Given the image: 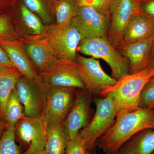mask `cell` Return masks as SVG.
<instances>
[{"label": "cell", "instance_id": "obj_1", "mask_svg": "<svg viewBox=\"0 0 154 154\" xmlns=\"http://www.w3.org/2000/svg\"><path fill=\"white\" fill-rule=\"evenodd\" d=\"M147 128L154 129L153 110H120L116 113L113 125L97 140L96 146L106 154H114L134 135Z\"/></svg>", "mask_w": 154, "mask_h": 154}, {"label": "cell", "instance_id": "obj_2", "mask_svg": "<svg viewBox=\"0 0 154 154\" xmlns=\"http://www.w3.org/2000/svg\"><path fill=\"white\" fill-rule=\"evenodd\" d=\"M154 76V68L147 67L134 74H129L117 80L115 85L103 91L102 97L110 99L117 112L139 108L143 88Z\"/></svg>", "mask_w": 154, "mask_h": 154}, {"label": "cell", "instance_id": "obj_3", "mask_svg": "<svg viewBox=\"0 0 154 154\" xmlns=\"http://www.w3.org/2000/svg\"><path fill=\"white\" fill-rule=\"evenodd\" d=\"M77 51L107 63L112 71L113 78L118 80L130 73L129 63L119 50L110 43L107 37L83 39Z\"/></svg>", "mask_w": 154, "mask_h": 154}, {"label": "cell", "instance_id": "obj_4", "mask_svg": "<svg viewBox=\"0 0 154 154\" xmlns=\"http://www.w3.org/2000/svg\"><path fill=\"white\" fill-rule=\"evenodd\" d=\"M96 111L93 118L79 134L88 151H92L99 138L104 135L113 125L116 117L115 106L107 97H102L95 101Z\"/></svg>", "mask_w": 154, "mask_h": 154}, {"label": "cell", "instance_id": "obj_5", "mask_svg": "<svg viewBox=\"0 0 154 154\" xmlns=\"http://www.w3.org/2000/svg\"><path fill=\"white\" fill-rule=\"evenodd\" d=\"M75 89L48 87L41 117L45 123L46 129L64 121L72 109L76 97Z\"/></svg>", "mask_w": 154, "mask_h": 154}, {"label": "cell", "instance_id": "obj_6", "mask_svg": "<svg viewBox=\"0 0 154 154\" xmlns=\"http://www.w3.org/2000/svg\"><path fill=\"white\" fill-rule=\"evenodd\" d=\"M46 33L45 40L57 59L76 61L77 49L82 38L75 28L71 24L55 25L50 27Z\"/></svg>", "mask_w": 154, "mask_h": 154}, {"label": "cell", "instance_id": "obj_7", "mask_svg": "<svg viewBox=\"0 0 154 154\" xmlns=\"http://www.w3.org/2000/svg\"><path fill=\"white\" fill-rule=\"evenodd\" d=\"M48 87L39 79L31 80L22 75L15 91L24 108L25 116L40 118L42 116Z\"/></svg>", "mask_w": 154, "mask_h": 154}, {"label": "cell", "instance_id": "obj_8", "mask_svg": "<svg viewBox=\"0 0 154 154\" xmlns=\"http://www.w3.org/2000/svg\"><path fill=\"white\" fill-rule=\"evenodd\" d=\"M140 12L137 0H112L107 37L113 47L121 45L125 29L131 19Z\"/></svg>", "mask_w": 154, "mask_h": 154}, {"label": "cell", "instance_id": "obj_9", "mask_svg": "<svg viewBox=\"0 0 154 154\" xmlns=\"http://www.w3.org/2000/svg\"><path fill=\"white\" fill-rule=\"evenodd\" d=\"M48 87H62L85 90L76 61L56 60L46 69L38 73Z\"/></svg>", "mask_w": 154, "mask_h": 154}, {"label": "cell", "instance_id": "obj_10", "mask_svg": "<svg viewBox=\"0 0 154 154\" xmlns=\"http://www.w3.org/2000/svg\"><path fill=\"white\" fill-rule=\"evenodd\" d=\"M76 62L85 90L91 95H100L117 82L105 73L99 61L95 58L86 57L77 54Z\"/></svg>", "mask_w": 154, "mask_h": 154}, {"label": "cell", "instance_id": "obj_11", "mask_svg": "<svg viewBox=\"0 0 154 154\" xmlns=\"http://www.w3.org/2000/svg\"><path fill=\"white\" fill-rule=\"evenodd\" d=\"M109 19L92 6L79 7L71 25L83 39L107 37Z\"/></svg>", "mask_w": 154, "mask_h": 154}, {"label": "cell", "instance_id": "obj_12", "mask_svg": "<svg viewBox=\"0 0 154 154\" xmlns=\"http://www.w3.org/2000/svg\"><path fill=\"white\" fill-rule=\"evenodd\" d=\"M46 128L43 119L24 116L16 124L15 139L28 148L23 154H31L45 149Z\"/></svg>", "mask_w": 154, "mask_h": 154}, {"label": "cell", "instance_id": "obj_13", "mask_svg": "<svg viewBox=\"0 0 154 154\" xmlns=\"http://www.w3.org/2000/svg\"><path fill=\"white\" fill-rule=\"evenodd\" d=\"M91 95L87 91L77 94L72 109L63 122L69 140L75 137L90 121Z\"/></svg>", "mask_w": 154, "mask_h": 154}, {"label": "cell", "instance_id": "obj_14", "mask_svg": "<svg viewBox=\"0 0 154 154\" xmlns=\"http://www.w3.org/2000/svg\"><path fill=\"white\" fill-rule=\"evenodd\" d=\"M154 42V34L141 40L123 43L117 48L128 61L129 74L135 73L146 68L148 54Z\"/></svg>", "mask_w": 154, "mask_h": 154}, {"label": "cell", "instance_id": "obj_15", "mask_svg": "<svg viewBox=\"0 0 154 154\" xmlns=\"http://www.w3.org/2000/svg\"><path fill=\"white\" fill-rule=\"evenodd\" d=\"M0 46L5 51L14 67L22 75L29 79H39L38 74L25 52L24 45L20 41L0 40Z\"/></svg>", "mask_w": 154, "mask_h": 154}, {"label": "cell", "instance_id": "obj_16", "mask_svg": "<svg viewBox=\"0 0 154 154\" xmlns=\"http://www.w3.org/2000/svg\"><path fill=\"white\" fill-rule=\"evenodd\" d=\"M154 34V19L140 12L135 14L128 23L122 44L141 40Z\"/></svg>", "mask_w": 154, "mask_h": 154}, {"label": "cell", "instance_id": "obj_17", "mask_svg": "<svg viewBox=\"0 0 154 154\" xmlns=\"http://www.w3.org/2000/svg\"><path fill=\"white\" fill-rule=\"evenodd\" d=\"M23 45L28 58L39 73L46 69L57 59L45 39L28 42Z\"/></svg>", "mask_w": 154, "mask_h": 154}, {"label": "cell", "instance_id": "obj_18", "mask_svg": "<svg viewBox=\"0 0 154 154\" xmlns=\"http://www.w3.org/2000/svg\"><path fill=\"white\" fill-rule=\"evenodd\" d=\"M119 151L123 154H152L154 152V129L139 131L125 142Z\"/></svg>", "mask_w": 154, "mask_h": 154}, {"label": "cell", "instance_id": "obj_19", "mask_svg": "<svg viewBox=\"0 0 154 154\" xmlns=\"http://www.w3.org/2000/svg\"><path fill=\"white\" fill-rule=\"evenodd\" d=\"M22 75L16 68L0 66V120H4L6 103Z\"/></svg>", "mask_w": 154, "mask_h": 154}, {"label": "cell", "instance_id": "obj_20", "mask_svg": "<svg viewBox=\"0 0 154 154\" xmlns=\"http://www.w3.org/2000/svg\"><path fill=\"white\" fill-rule=\"evenodd\" d=\"M68 141L63 122L46 129L45 149L48 154H66Z\"/></svg>", "mask_w": 154, "mask_h": 154}, {"label": "cell", "instance_id": "obj_21", "mask_svg": "<svg viewBox=\"0 0 154 154\" xmlns=\"http://www.w3.org/2000/svg\"><path fill=\"white\" fill-rule=\"evenodd\" d=\"M25 116L23 105L14 89L10 94L5 108L4 120L8 124L7 128L15 129L17 122Z\"/></svg>", "mask_w": 154, "mask_h": 154}, {"label": "cell", "instance_id": "obj_22", "mask_svg": "<svg viewBox=\"0 0 154 154\" xmlns=\"http://www.w3.org/2000/svg\"><path fill=\"white\" fill-rule=\"evenodd\" d=\"M79 7L77 0H59L55 7L56 25L65 26L71 24Z\"/></svg>", "mask_w": 154, "mask_h": 154}, {"label": "cell", "instance_id": "obj_23", "mask_svg": "<svg viewBox=\"0 0 154 154\" xmlns=\"http://www.w3.org/2000/svg\"><path fill=\"white\" fill-rule=\"evenodd\" d=\"M21 11L24 23L30 31L37 35L46 33L47 29L36 14L28 10L23 4L21 5Z\"/></svg>", "mask_w": 154, "mask_h": 154}, {"label": "cell", "instance_id": "obj_24", "mask_svg": "<svg viewBox=\"0 0 154 154\" xmlns=\"http://www.w3.org/2000/svg\"><path fill=\"white\" fill-rule=\"evenodd\" d=\"M0 154H21L16 143L14 129L7 128L0 137Z\"/></svg>", "mask_w": 154, "mask_h": 154}, {"label": "cell", "instance_id": "obj_25", "mask_svg": "<svg viewBox=\"0 0 154 154\" xmlns=\"http://www.w3.org/2000/svg\"><path fill=\"white\" fill-rule=\"evenodd\" d=\"M154 106V76L144 86L140 96L139 108L153 110Z\"/></svg>", "mask_w": 154, "mask_h": 154}, {"label": "cell", "instance_id": "obj_26", "mask_svg": "<svg viewBox=\"0 0 154 154\" xmlns=\"http://www.w3.org/2000/svg\"><path fill=\"white\" fill-rule=\"evenodd\" d=\"M24 5L31 12L38 15L43 22L48 23L51 20L50 15L41 0H23Z\"/></svg>", "mask_w": 154, "mask_h": 154}, {"label": "cell", "instance_id": "obj_27", "mask_svg": "<svg viewBox=\"0 0 154 154\" xmlns=\"http://www.w3.org/2000/svg\"><path fill=\"white\" fill-rule=\"evenodd\" d=\"M17 34L8 17H0V40H17Z\"/></svg>", "mask_w": 154, "mask_h": 154}, {"label": "cell", "instance_id": "obj_28", "mask_svg": "<svg viewBox=\"0 0 154 154\" xmlns=\"http://www.w3.org/2000/svg\"><path fill=\"white\" fill-rule=\"evenodd\" d=\"M66 154H92L88 150L79 132L76 136L69 140Z\"/></svg>", "mask_w": 154, "mask_h": 154}, {"label": "cell", "instance_id": "obj_29", "mask_svg": "<svg viewBox=\"0 0 154 154\" xmlns=\"http://www.w3.org/2000/svg\"><path fill=\"white\" fill-rule=\"evenodd\" d=\"M112 1V0H95L93 7L109 19V10Z\"/></svg>", "mask_w": 154, "mask_h": 154}, {"label": "cell", "instance_id": "obj_30", "mask_svg": "<svg viewBox=\"0 0 154 154\" xmlns=\"http://www.w3.org/2000/svg\"><path fill=\"white\" fill-rule=\"evenodd\" d=\"M140 12L144 13L146 16L150 18H154V0H149L140 5Z\"/></svg>", "mask_w": 154, "mask_h": 154}, {"label": "cell", "instance_id": "obj_31", "mask_svg": "<svg viewBox=\"0 0 154 154\" xmlns=\"http://www.w3.org/2000/svg\"><path fill=\"white\" fill-rule=\"evenodd\" d=\"M0 66L15 67L8 54L4 48L1 46H0Z\"/></svg>", "mask_w": 154, "mask_h": 154}, {"label": "cell", "instance_id": "obj_32", "mask_svg": "<svg viewBox=\"0 0 154 154\" xmlns=\"http://www.w3.org/2000/svg\"><path fill=\"white\" fill-rule=\"evenodd\" d=\"M79 7L94 5L95 0H77Z\"/></svg>", "mask_w": 154, "mask_h": 154}, {"label": "cell", "instance_id": "obj_33", "mask_svg": "<svg viewBox=\"0 0 154 154\" xmlns=\"http://www.w3.org/2000/svg\"><path fill=\"white\" fill-rule=\"evenodd\" d=\"M8 127V124L5 120H0V137L2 135Z\"/></svg>", "mask_w": 154, "mask_h": 154}, {"label": "cell", "instance_id": "obj_34", "mask_svg": "<svg viewBox=\"0 0 154 154\" xmlns=\"http://www.w3.org/2000/svg\"><path fill=\"white\" fill-rule=\"evenodd\" d=\"M151 58L149 59L148 60L146 67H151L154 68V49L153 51L152 54L151 56Z\"/></svg>", "mask_w": 154, "mask_h": 154}, {"label": "cell", "instance_id": "obj_35", "mask_svg": "<svg viewBox=\"0 0 154 154\" xmlns=\"http://www.w3.org/2000/svg\"><path fill=\"white\" fill-rule=\"evenodd\" d=\"M31 154H48V153L47 151H46L45 149Z\"/></svg>", "mask_w": 154, "mask_h": 154}, {"label": "cell", "instance_id": "obj_36", "mask_svg": "<svg viewBox=\"0 0 154 154\" xmlns=\"http://www.w3.org/2000/svg\"><path fill=\"white\" fill-rule=\"evenodd\" d=\"M123 154L119 150L118 151L116 152L115 153H114V154Z\"/></svg>", "mask_w": 154, "mask_h": 154}, {"label": "cell", "instance_id": "obj_37", "mask_svg": "<svg viewBox=\"0 0 154 154\" xmlns=\"http://www.w3.org/2000/svg\"><path fill=\"white\" fill-rule=\"evenodd\" d=\"M153 110L154 113V107H153Z\"/></svg>", "mask_w": 154, "mask_h": 154}, {"label": "cell", "instance_id": "obj_38", "mask_svg": "<svg viewBox=\"0 0 154 154\" xmlns=\"http://www.w3.org/2000/svg\"><path fill=\"white\" fill-rule=\"evenodd\" d=\"M137 1H138L139 2H140V0H137Z\"/></svg>", "mask_w": 154, "mask_h": 154}, {"label": "cell", "instance_id": "obj_39", "mask_svg": "<svg viewBox=\"0 0 154 154\" xmlns=\"http://www.w3.org/2000/svg\"><path fill=\"white\" fill-rule=\"evenodd\" d=\"M152 154H154V153H152Z\"/></svg>", "mask_w": 154, "mask_h": 154}]
</instances>
